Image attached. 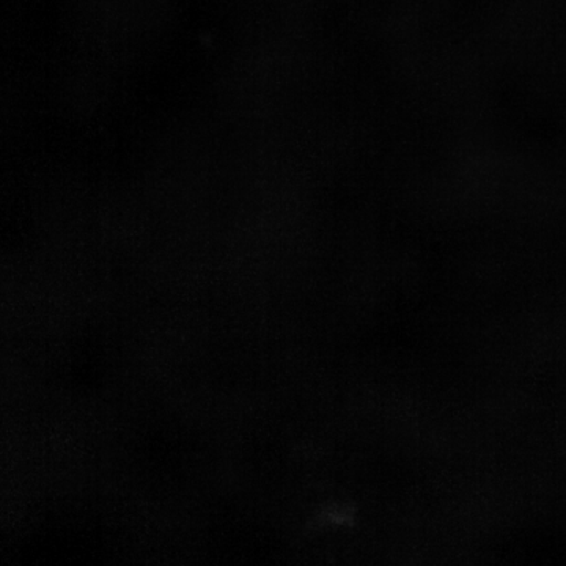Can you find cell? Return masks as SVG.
I'll return each mask as SVG.
<instances>
[]
</instances>
